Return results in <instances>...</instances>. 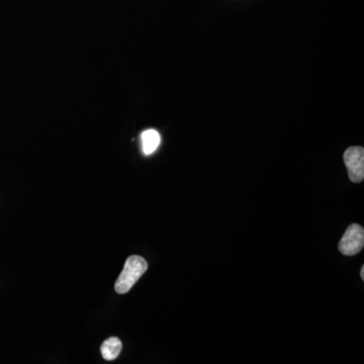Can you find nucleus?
Masks as SVG:
<instances>
[{
	"mask_svg": "<svg viewBox=\"0 0 364 364\" xmlns=\"http://www.w3.org/2000/svg\"><path fill=\"white\" fill-rule=\"evenodd\" d=\"M148 263L143 257L138 255H132L126 261L123 272L114 284V289L117 294H127L135 286L144 273L147 272Z\"/></svg>",
	"mask_w": 364,
	"mask_h": 364,
	"instance_id": "1",
	"label": "nucleus"
},
{
	"mask_svg": "<svg viewBox=\"0 0 364 364\" xmlns=\"http://www.w3.org/2000/svg\"><path fill=\"white\" fill-rule=\"evenodd\" d=\"M360 277H361V279H363V280H364V267H361Z\"/></svg>",
	"mask_w": 364,
	"mask_h": 364,
	"instance_id": "6",
	"label": "nucleus"
},
{
	"mask_svg": "<svg viewBox=\"0 0 364 364\" xmlns=\"http://www.w3.org/2000/svg\"><path fill=\"white\" fill-rule=\"evenodd\" d=\"M364 229L360 225L352 224L345 232L339 242L340 252L346 256H354L363 250Z\"/></svg>",
	"mask_w": 364,
	"mask_h": 364,
	"instance_id": "2",
	"label": "nucleus"
},
{
	"mask_svg": "<svg viewBox=\"0 0 364 364\" xmlns=\"http://www.w3.org/2000/svg\"><path fill=\"white\" fill-rule=\"evenodd\" d=\"M345 164L348 170L349 178L354 183H359L364 179V149L363 147L348 148L343 155Z\"/></svg>",
	"mask_w": 364,
	"mask_h": 364,
	"instance_id": "3",
	"label": "nucleus"
},
{
	"mask_svg": "<svg viewBox=\"0 0 364 364\" xmlns=\"http://www.w3.org/2000/svg\"><path fill=\"white\" fill-rule=\"evenodd\" d=\"M141 142H142V150L145 155H151L155 152L159 147L161 142V136L156 130H146L141 135Z\"/></svg>",
	"mask_w": 364,
	"mask_h": 364,
	"instance_id": "4",
	"label": "nucleus"
},
{
	"mask_svg": "<svg viewBox=\"0 0 364 364\" xmlns=\"http://www.w3.org/2000/svg\"><path fill=\"white\" fill-rule=\"evenodd\" d=\"M122 348H123V344H122L121 340L117 337H112V338L105 340L102 345L100 351H102V358L105 360H114L121 353Z\"/></svg>",
	"mask_w": 364,
	"mask_h": 364,
	"instance_id": "5",
	"label": "nucleus"
}]
</instances>
